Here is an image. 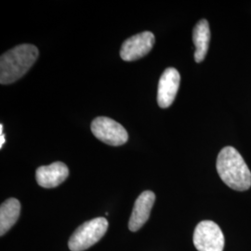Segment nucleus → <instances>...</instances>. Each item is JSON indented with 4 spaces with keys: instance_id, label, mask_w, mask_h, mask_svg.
I'll return each instance as SVG.
<instances>
[{
    "instance_id": "9d476101",
    "label": "nucleus",
    "mask_w": 251,
    "mask_h": 251,
    "mask_svg": "<svg viewBox=\"0 0 251 251\" xmlns=\"http://www.w3.org/2000/svg\"><path fill=\"white\" fill-rule=\"evenodd\" d=\"M193 40L196 46L195 60L201 63L206 57L210 41V30L206 20H201L197 24L193 31Z\"/></svg>"
},
{
    "instance_id": "9b49d317",
    "label": "nucleus",
    "mask_w": 251,
    "mask_h": 251,
    "mask_svg": "<svg viewBox=\"0 0 251 251\" xmlns=\"http://www.w3.org/2000/svg\"><path fill=\"white\" fill-rule=\"evenodd\" d=\"M21 204L16 198H9L0 206V235H4L16 224L20 216Z\"/></svg>"
},
{
    "instance_id": "39448f33",
    "label": "nucleus",
    "mask_w": 251,
    "mask_h": 251,
    "mask_svg": "<svg viewBox=\"0 0 251 251\" xmlns=\"http://www.w3.org/2000/svg\"><path fill=\"white\" fill-rule=\"evenodd\" d=\"M91 131L98 140L111 146L123 145L128 140L125 127L109 117L95 118L91 123Z\"/></svg>"
},
{
    "instance_id": "0eeeda50",
    "label": "nucleus",
    "mask_w": 251,
    "mask_h": 251,
    "mask_svg": "<svg viewBox=\"0 0 251 251\" xmlns=\"http://www.w3.org/2000/svg\"><path fill=\"white\" fill-rule=\"evenodd\" d=\"M180 76L175 68H168L162 74L158 83L157 102L161 108L171 106L179 90Z\"/></svg>"
},
{
    "instance_id": "6e6552de",
    "label": "nucleus",
    "mask_w": 251,
    "mask_h": 251,
    "mask_svg": "<svg viewBox=\"0 0 251 251\" xmlns=\"http://www.w3.org/2000/svg\"><path fill=\"white\" fill-rule=\"evenodd\" d=\"M69 170L63 162H55L49 166L39 167L36 171L37 183L43 188H54L67 179Z\"/></svg>"
},
{
    "instance_id": "7ed1b4c3",
    "label": "nucleus",
    "mask_w": 251,
    "mask_h": 251,
    "mask_svg": "<svg viewBox=\"0 0 251 251\" xmlns=\"http://www.w3.org/2000/svg\"><path fill=\"white\" fill-rule=\"evenodd\" d=\"M108 229L105 218H96L80 225L71 235L68 247L71 251H84L102 238Z\"/></svg>"
},
{
    "instance_id": "f03ea898",
    "label": "nucleus",
    "mask_w": 251,
    "mask_h": 251,
    "mask_svg": "<svg viewBox=\"0 0 251 251\" xmlns=\"http://www.w3.org/2000/svg\"><path fill=\"white\" fill-rule=\"evenodd\" d=\"M38 50L36 46L23 44L3 54L0 59V83L9 85L18 80L36 63Z\"/></svg>"
},
{
    "instance_id": "20e7f679",
    "label": "nucleus",
    "mask_w": 251,
    "mask_h": 251,
    "mask_svg": "<svg viewBox=\"0 0 251 251\" xmlns=\"http://www.w3.org/2000/svg\"><path fill=\"white\" fill-rule=\"evenodd\" d=\"M193 240L198 251H223L225 248L224 233L219 225L211 221L198 224Z\"/></svg>"
},
{
    "instance_id": "1a4fd4ad",
    "label": "nucleus",
    "mask_w": 251,
    "mask_h": 251,
    "mask_svg": "<svg viewBox=\"0 0 251 251\" xmlns=\"http://www.w3.org/2000/svg\"><path fill=\"white\" fill-rule=\"evenodd\" d=\"M154 200L155 195L152 191H144L136 199L132 209V214L130 216L128 223V228L130 231L136 232L140 230L148 221Z\"/></svg>"
},
{
    "instance_id": "f257e3e1",
    "label": "nucleus",
    "mask_w": 251,
    "mask_h": 251,
    "mask_svg": "<svg viewBox=\"0 0 251 251\" xmlns=\"http://www.w3.org/2000/svg\"><path fill=\"white\" fill-rule=\"evenodd\" d=\"M217 171L225 184L235 191L251 186V172L241 154L231 146L225 147L217 158Z\"/></svg>"
},
{
    "instance_id": "423d86ee",
    "label": "nucleus",
    "mask_w": 251,
    "mask_h": 251,
    "mask_svg": "<svg viewBox=\"0 0 251 251\" xmlns=\"http://www.w3.org/2000/svg\"><path fill=\"white\" fill-rule=\"evenodd\" d=\"M154 44V36L151 32H143L127 38L120 50V57L126 62H132L149 53Z\"/></svg>"
},
{
    "instance_id": "f8f14e48",
    "label": "nucleus",
    "mask_w": 251,
    "mask_h": 251,
    "mask_svg": "<svg viewBox=\"0 0 251 251\" xmlns=\"http://www.w3.org/2000/svg\"><path fill=\"white\" fill-rule=\"evenodd\" d=\"M0 135H1V142H0V148L3 147V144H5V135H3V125H0Z\"/></svg>"
}]
</instances>
